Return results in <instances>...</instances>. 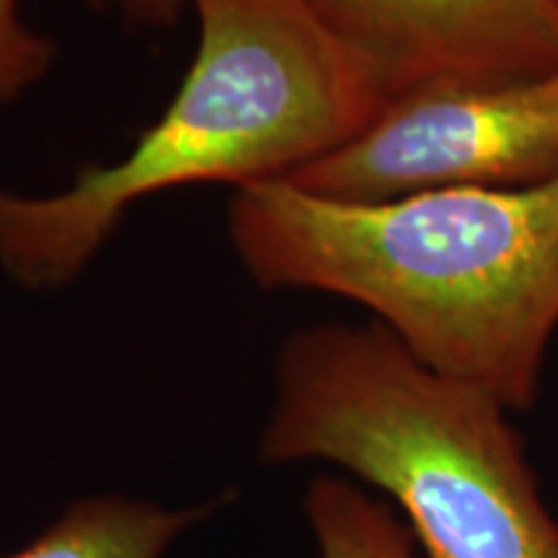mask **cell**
Listing matches in <instances>:
<instances>
[{
    "label": "cell",
    "instance_id": "cell-10",
    "mask_svg": "<svg viewBox=\"0 0 558 558\" xmlns=\"http://www.w3.org/2000/svg\"><path fill=\"white\" fill-rule=\"evenodd\" d=\"M554 3V11H556V19H558V0H550Z\"/></svg>",
    "mask_w": 558,
    "mask_h": 558
},
{
    "label": "cell",
    "instance_id": "cell-3",
    "mask_svg": "<svg viewBox=\"0 0 558 558\" xmlns=\"http://www.w3.org/2000/svg\"><path fill=\"white\" fill-rule=\"evenodd\" d=\"M267 465H337L388 494L429 558H558L507 407L418 362L380 324L305 326L277 349Z\"/></svg>",
    "mask_w": 558,
    "mask_h": 558
},
{
    "label": "cell",
    "instance_id": "cell-1",
    "mask_svg": "<svg viewBox=\"0 0 558 558\" xmlns=\"http://www.w3.org/2000/svg\"><path fill=\"white\" fill-rule=\"evenodd\" d=\"M228 239L259 288L352 300L418 362L507 409L538 396L558 329V179L375 202L256 181L233 190Z\"/></svg>",
    "mask_w": 558,
    "mask_h": 558
},
{
    "label": "cell",
    "instance_id": "cell-5",
    "mask_svg": "<svg viewBox=\"0 0 558 558\" xmlns=\"http://www.w3.org/2000/svg\"><path fill=\"white\" fill-rule=\"evenodd\" d=\"M383 101L450 83L558 70L550 0H303Z\"/></svg>",
    "mask_w": 558,
    "mask_h": 558
},
{
    "label": "cell",
    "instance_id": "cell-6",
    "mask_svg": "<svg viewBox=\"0 0 558 558\" xmlns=\"http://www.w3.org/2000/svg\"><path fill=\"white\" fill-rule=\"evenodd\" d=\"M218 505L213 499L192 507H163L124 494H90L70 501L65 512L24 548L0 558H163Z\"/></svg>",
    "mask_w": 558,
    "mask_h": 558
},
{
    "label": "cell",
    "instance_id": "cell-2",
    "mask_svg": "<svg viewBox=\"0 0 558 558\" xmlns=\"http://www.w3.org/2000/svg\"><path fill=\"white\" fill-rule=\"evenodd\" d=\"M190 11V68L128 153L81 166L52 192L0 186V275L11 284L70 288L148 199L197 184L290 179L386 107L303 0H192Z\"/></svg>",
    "mask_w": 558,
    "mask_h": 558
},
{
    "label": "cell",
    "instance_id": "cell-8",
    "mask_svg": "<svg viewBox=\"0 0 558 558\" xmlns=\"http://www.w3.org/2000/svg\"><path fill=\"white\" fill-rule=\"evenodd\" d=\"M58 54V41L26 24L19 0H0V109L45 81Z\"/></svg>",
    "mask_w": 558,
    "mask_h": 558
},
{
    "label": "cell",
    "instance_id": "cell-4",
    "mask_svg": "<svg viewBox=\"0 0 558 558\" xmlns=\"http://www.w3.org/2000/svg\"><path fill=\"white\" fill-rule=\"evenodd\" d=\"M556 179L558 70L399 96L288 181L324 197L375 202L429 190H527Z\"/></svg>",
    "mask_w": 558,
    "mask_h": 558
},
{
    "label": "cell",
    "instance_id": "cell-9",
    "mask_svg": "<svg viewBox=\"0 0 558 558\" xmlns=\"http://www.w3.org/2000/svg\"><path fill=\"white\" fill-rule=\"evenodd\" d=\"M96 13L124 21L132 26H169L190 11L192 0H83Z\"/></svg>",
    "mask_w": 558,
    "mask_h": 558
},
{
    "label": "cell",
    "instance_id": "cell-7",
    "mask_svg": "<svg viewBox=\"0 0 558 558\" xmlns=\"http://www.w3.org/2000/svg\"><path fill=\"white\" fill-rule=\"evenodd\" d=\"M318 558H418L414 538L380 499L341 476L313 478L303 497Z\"/></svg>",
    "mask_w": 558,
    "mask_h": 558
}]
</instances>
